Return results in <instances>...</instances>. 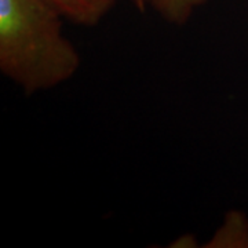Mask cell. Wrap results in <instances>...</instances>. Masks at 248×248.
Segmentation results:
<instances>
[{"instance_id":"obj_1","label":"cell","mask_w":248,"mask_h":248,"mask_svg":"<svg viewBox=\"0 0 248 248\" xmlns=\"http://www.w3.org/2000/svg\"><path fill=\"white\" fill-rule=\"evenodd\" d=\"M48 0H0V71L27 95L55 89L81 65Z\"/></svg>"},{"instance_id":"obj_2","label":"cell","mask_w":248,"mask_h":248,"mask_svg":"<svg viewBox=\"0 0 248 248\" xmlns=\"http://www.w3.org/2000/svg\"><path fill=\"white\" fill-rule=\"evenodd\" d=\"M62 17L79 27H95L115 7L117 0H48Z\"/></svg>"},{"instance_id":"obj_3","label":"cell","mask_w":248,"mask_h":248,"mask_svg":"<svg viewBox=\"0 0 248 248\" xmlns=\"http://www.w3.org/2000/svg\"><path fill=\"white\" fill-rule=\"evenodd\" d=\"M208 0H145L146 9L153 10L170 25L184 27Z\"/></svg>"},{"instance_id":"obj_4","label":"cell","mask_w":248,"mask_h":248,"mask_svg":"<svg viewBox=\"0 0 248 248\" xmlns=\"http://www.w3.org/2000/svg\"><path fill=\"white\" fill-rule=\"evenodd\" d=\"M134 6H135V9L138 10L140 13H143V11H146V4H145V0H133Z\"/></svg>"}]
</instances>
